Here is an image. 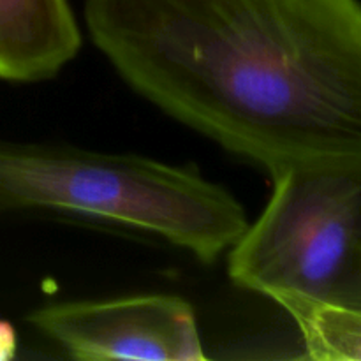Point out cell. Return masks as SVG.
<instances>
[{"mask_svg": "<svg viewBox=\"0 0 361 361\" xmlns=\"http://www.w3.org/2000/svg\"><path fill=\"white\" fill-rule=\"evenodd\" d=\"M56 212L137 229L214 263L249 226L242 203L196 169L136 154L0 140V214Z\"/></svg>", "mask_w": 361, "mask_h": 361, "instance_id": "obj_2", "label": "cell"}, {"mask_svg": "<svg viewBox=\"0 0 361 361\" xmlns=\"http://www.w3.org/2000/svg\"><path fill=\"white\" fill-rule=\"evenodd\" d=\"M136 94L274 173L361 157L360 0H87Z\"/></svg>", "mask_w": 361, "mask_h": 361, "instance_id": "obj_1", "label": "cell"}, {"mask_svg": "<svg viewBox=\"0 0 361 361\" xmlns=\"http://www.w3.org/2000/svg\"><path fill=\"white\" fill-rule=\"evenodd\" d=\"M271 196L229 249V277L274 302L361 309V157L270 173Z\"/></svg>", "mask_w": 361, "mask_h": 361, "instance_id": "obj_3", "label": "cell"}, {"mask_svg": "<svg viewBox=\"0 0 361 361\" xmlns=\"http://www.w3.org/2000/svg\"><path fill=\"white\" fill-rule=\"evenodd\" d=\"M81 48L67 0H0V80H49Z\"/></svg>", "mask_w": 361, "mask_h": 361, "instance_id": "obj_5", "label": "cell"}, {"mask_svg": "<svg viewBox=\"0 0 361 361\" xmlns=\"http://www.w3.org/2000/svg\"><path fill=\"white\" fill-rule=\"evenodd\" d=\"M27 319L74 360H207L196 312L180 296L51 303Z\"/></svg>", "mask_w": 361, "mask_h": 361, "instance_id": "obj_4", "label": "cell"}, {"mask_svg": "<svg viewBox=\"0 0 361 361\" xmlns=\"http://www.w3.org/2000/svg\"><path fill=\"white\" fill-rule=\"evenodd\" d=\"M300 331L303 358L317 361H361V309L337 307L303 298H281Z\"/></svg>", "mask_w": 361, "mask_h": 361, "instance_id": "obj_6", "label": "cell"}, {"mask_svg": "<svg viewBox=\"0 0 361 361\" xmlns=\"http://www.w3.org/2000/svg\"><path fill=\"white\" fill-rule=\"evenodd\" d=\"M18 334L13 324L0 319V361H9L16 356Z\"/></svg>", "mask_w": 361, "mask_h": 361, "instance_id": "obj_7", "label": "cell"}]
</instances>
